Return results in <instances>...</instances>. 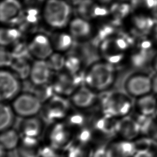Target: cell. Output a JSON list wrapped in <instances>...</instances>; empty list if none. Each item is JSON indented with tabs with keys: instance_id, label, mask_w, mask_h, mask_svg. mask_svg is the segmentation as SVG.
<instances>
[{
	"instance_id": "6da1fadb",
	"label": "cell",
	"mask_w": 157,
	"mask_h": 157,
	"mask_svg": "<svg viewBox=\"0 0 157 157\" xmlns=\"http://www.w3.org/2000/svg\"><path fill=\"white\" fill-rule=\"evenodd\" d=\"M115 77L113 65L105 61H96L84 72L83 85L96 93H102L112 86Z\"/></svg>"
},
{
	"instance_id": "7a4b0ae2",
	"label": "cell",
	"mask_w": 157,
	"mask_h": 157,
	"mask_svg": "<svg viewBox=\"0 0 157 157\" xmlns=\"http://www.w3.org/2000/svg\"><path fill=\"white\" fill-rule=\"evenodd\" d=\"M98 103L102 114L115 119L128 116L132 108L130 98L120 91L102 92Z\"/></svg>"
},
{
	"instance_id": "3957f363",
	"label": "cell",
	"mask_w": 157,
	"mask_h": 157,
	"mask_svg": "<svg viewBox=\"0 0 157 157\" xmlns=\"http://www.w3.org/2000/svg\"><path fill=\"white\" fill-rule=\"evenodd\" d=\"M69 3L64 0H47L44 4L41 17L44 23L56 30L67 26L72 19Z\"/></svg>"
},
{
	"instance_id": "277c9868",
	"label": "cell",
	"mask_w": 157,
	"mask_h": 157,
	"mask_svg": "<svg viewBox=\"0 0 157 157\" xmlns=\"http://www.w3.org/2000/svg\"><path fill=\"white\" fill-rule=\"evenodd\" d=\"M71 105L66 97L55 94L42 104L40 111L42 120L50 124L61 121L68 115Z\"/></svg>"
},
{
	"instance_id": "5b68a950",
	"label": "cell",
	"mask_w": 157,
	"mask_h": 157,
	"mask_svg": "<svg viewBox=\"0 0 157 157\" xmlns=\"http://www.w3.org/2000/svg\"><path fill=\"white\" fill-rule=\"evenodd\" d=\"M129 42L124 36L112 35L102 41L99 46V53L104 61L112 64H118L124 55Z\"/></svg>"
},
{
	"instance_id": "8992f818",
	"label": "cell",
	"mask_w": 157,
	"mask_h": 157,
	"mask_svg": "<svg viewBox=\"0 0 157 157\" xmlns=\"http://www.w3.org/2000/svg\"><path fill=\"white\" fill-rule=\"evenodd\" d=\"M84 83V72L70 74L64 70L53 76L51 83L55 94L63 97L71 96L74 92Z\"/></svg>"
},
{
	"instance_id": "52a82bcc",
	"label": "cell",
	"mask_w": 157,
	"mask_h": 157,
	"mask_svg": "<svg viewBox=\"0 0 157 157\" xmlns=\"http://www.w3.org/2000/svg\"><path fill=\"white\" fill-rule=\"evenodd\" d=\"M11 106L15 113L23 118L36 116L41 111L42 103L34 94L27 91L15 98Z\"/></svg>"
},
{
	"instance_id": "ba28073f",
	"label": "cell",
	"mask_w": 157,
	"mask_h": 157,
	"mask_svg": "<svg viewBox=\"0 0 157 157\" xmlns=\"http://www.w3.org/2000/svg\"><path fill=\"white\" fill-rule=\"evenodd\" d=\"M21 88L20 78L12 72L2 69L0 72V97L1 102L13 100Z\"/></svg>"
},
{
	"instance_id": "9c48e42d",
	"label": "cell",
	"mask_w": 157,
	"mask_h": 157,
	"mask_svg": "<svg viewBox=\"0 0 157 157\" xmlns=\"http://www.w3.org/2000/svg\"><path fill=\"white\" fill-rule=\"evenodd\" d=\"M29 55L36 59L46 60L54 52L50 37L36 33L27 42Z\"/></svg>"
},
{
	"instance_id": "30bf717a",
	"label": "cell",
	"mask_w": 157,
	"mask_h": 157,
	"mask_svg": "<svg viewBox=\"0 0 157 157\" xmlns=\"http://www.w3.org/2000/svg\"><path fill=\"white\" fill-rule=\"evenodd\" d=\"M72 138L71 128L66 123H53L49 132L50 146L56 150L68 148L72 145Z\"/></svg>"
},
{
	"instance_id": "8fae6325",
	"label": "cell",
	"mask_w": 157,
	"mask_h": 157,
	"mask_svg": "<svg viewBox=\"0 0 157 157\" xmlns=\"http://www.w3.org/2000/svg\"><path fill=\"white\" fill-rule=\"evenodd\" d=\"M124 89L128 94L140 98L151 90V80L144 74L132 75L125 81Z\"/></svg>"
},
{
	"instance_id": "7c38bea8",
	"label": "cell",
	"mask_w": 157,
	"mask_h": 157,
	"mask_svg": "<svg viewBox=\"0 0 157 157\" xmlns=\"http://www.w3.org/2000/svg\"><path fill=\"white\" fill-rule=\"evenodd\" d=\"M97 93L85 85L77 89L70 96L72 105L78 110H85L93 107L98 101Z\"/></svg>"
},
{
	"instance_id": "4fadbf2b",
	"label": "cell",
	"mask_w": 157,
	"mask_h": 157,
	"mask_svg": "<svg viewBox=\"0 0 157 157\" xmlns=\"http://www.w3.org/2000/svg\"><path fill=\"white\" fill-rule=\"evenodd\" d=\"M53 72L46 60L36 59L31 65L29 81L34 85L48 83L53 78Z\"/></svg>"
},
{
	"instance_id": "5bb4252c",
	"label": "cell",
	"mask_w": 157,
	"mask_h": 157,
	"mask_svg": "<svg viewBox=\"0 0 157 157\" xmlns=\"http://www.w3.org/2000/svg\"><path fill=\"white\" fill-rule=\"evenodd\" d=\"M67 26L68 32L74 40L88 39L94 33L93 27L89 20L80 16L72 18Z\"/></svg>"
},
{
	"instance_id": "9a60e30c",
	"label": "cell",
	"mask_w": 157,
	"mask_h": 157,
	"mask_svg": "<svg viewBox=\"0 0 157 157\" xmlns=\"http://www.w3.org/2000/svg\"><path fill=\"white\" fill-rule=\"evenodd\" d=\"M22 7L18 0H2L0 4V20L2 23H17L22 12Z\"/></svg>"
},
{
	"instance_id": "2e32d148",
	"label": "cell",
	"mask_w": 157,
	"mask_h": 157,
	"mask_svg": "<svg viewBox=\"0 0 157 157\" xmlns=\"http://www.w3.org/2000/svg\"><path fill=\"white\" fill-rule=\"evenodd\" d=\"M77 11L79 16L85 19H96L105 17L109 10L92 0H82L78 4Z\"/></svg>"
},
{
	"instance_id": "e0dca14e",
	"label": "cell",
	"mask_w": 157,
	"mask_h": 157,
	"mask_svg": "<svg viewBox=\"0 0 157 157\" xmlns=\"http://www.w3.org/2000/svg\"><path fill=\"white\" fill-rule=\"evenodd\" d=\"M17 149L19 157H41L42 147L37 138L22 137Z\"/></svg>"
},
{
	"instance_id": "ac0fdd59",
	"label": "cell",
	"mask_w": 157,
	"mask_h": 157,
	"mask_svg": "<svg viewBox=\"0 0 157 157\" xmlns=\"http://www.w3.org/2000/svg\"><path fill=\"white\" fill-rule=\"evenodd\" d=\"M43 121L36 116L23 118L19 124V131L23 137L37 138L42 131Z\"/></svg>"
},
{
	"instance_id": "d6986e66",
	"label": "cell",
	"mask_w": 157,
	"mask_h": 157,
	"mask_svg": "<svg viewBox=\"0 0 157 157\" xmlns=\"http://www.w3.org/2000/svg\"><path fill=\"white\" fill-rule=\"evenodd\" d=\"M52 47L55 52L64 53L73 46L74 39L68 31L57 29L50 37Z\"/></svg>"
},
{
	"instance_id": "ffe728a7",
	"label": "cell",
	"mask_w": 157,
	"mask_h": 157,
	"mask_svg": "<svg viewBox=\"0 0 157 157\" xmlns=\"http://www.w3.org/2000/svg\"><path fill=\"white\" fill-rule=\"evenodd\" d=\"M140 132V128L136 119L126 116L118 120L117 132L125 140H132Z\"/></svg>"
},
{
	"instance_id": "44dd1931",
	"label": "cell",
	"mask_w": 157,
	"mask_h": 157,
	"mask_svg": "<svg viewBox=\"0 0 157 157\" xmlns=\"http://www.w3.org/2000/svg\"><path fill=\"white\" fill-rule=\"evenodd\" d=\"M136 153L134 142L127 140L115 142L107 147V157H130Z\"/></svg>"
},
{
	"instance_id": "7402d4cb",
	"label": "cell",
	"mask_w": 157,
	"mask_h": 157,
	"mask_svg": "<svg viewBox=\"0 0 157 157\" xmlns=\"http://www.w3.org/2000/svg\"><path fill=\"white\" fill-rule=\"evenodd\" d=\"M118 120L103 114L93 121V129L103 136H112L117 132Z\"/></svg>"
},
{
	"instance_id": "603a6c76",
	"label": "cell",
	"mask_w": 157,
	"mask_h": 157,
	"mask_svg": "<svg viewBox=\"0 0 157 157\" xmlns=\"http://www.w3.org/2000/svg\"><path fill=\"white\" fill-rule=\"evenodd\" d=\"M40 17H42L37 8L27 7L25 10H22L17 23L20 24L22 29L33 28L39 23Z\"/></svg>"
},
{
	"instance_id": "cb8c5ba5",
	"label": "cell",
	"mask_w": 157,
	"mask_h": 157,
	"mask_svg": "<svg viewBox=\"0 0 157 157\" xmlns=\"http://www.w3.org/2000/svg\"><path fill=\"white\" fill-rule=\"evenodd\" d=\"M18 132L13 129H7L1 131L0 136L1 148L6 151H12L17 148L20 144Z\"/></svg>"
},
{
	"instance_id": "d4e9b609",
	"label": "cell",
	"mask_w": 157,
	"mask_h": 157,
	"mask_svg": "<svg viewBox=\"0 0 157 157\" xmlns=\"http://www.w3.org/2000/svg\"><path fill=\"white\" fill-rule=\"evenodd\" d=\"M136 107L140 114L150 116L156 112L157 101L154 96L148 94L138 98Z\"/></svg>"
},
{
	"instance_id": "484cf974",
	"label": "cell",
	"mask_w": 157,
	"mask_h": 157,
	"mask_svg": "<svg viewBox=\"0 0 157 157\" xmlns=\"http://www.w3.org/2000/svg\"><path fill=\"white\" fill-rule=\"evenodd\" d=\"M21 32L19 28L12 26L2 27L0 31V42L1 47H6L13 45L21 37Z\"/></svg>"
},
{
	"instance_id": "4316f807",
	"label": "cell",
	"mask_w": 157,
	"mask_h": 157,
	"mask_svg": "<svg viewBox=\"0 0 157 157\" xmlns=\"http://www.w3.org/2000/svg\"><path fill=\"white\" fill-rule=\"evenodd\" d=\"M15 113L12 107L5 102L0 106V129L1 131L10 128L15 121Z\"/></svg>"
},
{
	"instance_id": "83f0119b",
	"label": "cell",
	"mask_w": 157,
	"mask_h": 157,
	"mask_svg": "<svg viewBox=\"0 0 157 157\" xmlns=\"http://www.w3.org/2000/svg\"><path fill=\"white\" fill-rule=\"evenodd\" d=\"M31 65L27 58L15 59L11 65L12 72L20 79H26L29 77Z\"/></svg>"
},
{
	"instance_id": "f1b7e54d",
	"label": "cell",
	"mask_w": 157,
	"mask_h": 157,
	"mask_svg": "<svg viewBox=\"0 0 157 157\" xmlns=\"http://www.w3.org/2000/svg\"><path fill=\"white\" fill-rule=\"evenodd\" d=\"M32 85V91H30V93L34 94L42 104L47 101L55 94L51 83H48L41 85Z\"/></svg>"
},
{
	"instance_id": "f546056e",
	"label": "cell",
	"mask_w": 157,
	"mask_h": 157,
	"mask_svg": "<svg viewBox=\"0 0 157 157\" xmlns=\"http://www.w3.org/2000/svg\"><path fill=\"white\" fill-rule=\"evenodd\" d=\"M67 149V157H93L94 153L88 144L71 145Z\"/></svg>"
},
{
	"instance_id": "4dcf8cb0",
	"label": "cell",
	"mask_w": 157,
	"mask_h": 157,
	"mask_svg": "<svg viewBox=\"0 0 157 157\" xmlns=\"http://www.w3.org/2000/svg\"><path fill=\"white\" fill-rule=\"evenodd\" d=\"M83 61L77 55H69L66 56L64 70L70 74H77L81 73Z\"/></svg>"
},
{
	"instance_id": "1f68e13d",
	"label": "cell",
	"mask_w": 157,
	"mask_h": 157,
	"mask_svg": "<svg viewBox=\"0 0 157 157\" xmlns=\"http://www.w3.org/2000/svg\"><path fill=\"white\" fill-rule=\"evenodd\" d=\"M46 61L53 72H59L64 70L66 56L62 53L53 52Z\"/></svg>"
},
{
	"instance_id": "d6a6232c",
	"label": "cell",
	"mask_w": 157,
	"mask_h": 157,
	"mask_svg": "<svg viewBox=\"0 0 157 157\" xmlns=\"http://www.w3.org/2000/svg\"><path fill=\"white\" fill-rule=\"evenodd\" d=\"M66 119V123L71 129L83 128L86 122V116L80 112H72L71 114H68Z\"/></svg>"
},
{
	"instance_id": "836d02e7",
	"label": "cell",
	"mask_w": 157,
	"mask_h": 157,
	"mask_svg": "<svg viewBox=\"0 0 157 157\" xmlns=\"http://www.w3.org/2000/svg\"><path fill=\"white\" fill-rule=\"evenodd\" d=\"M132 25L136 29L140 32L149 30L153 26V20L150 17L143 15H136L132 19Z\"/></svg>"
},
{
	"instance_id": "e575fe53",
	"label": "cell",
	"mask_w": 157,
	"mask_h": 157,
	"mask_svg": "<svg viewBox=\"0 0 157 157\" xmlns=\"http://www.w3.org/2000/svg\"><path fill=\"white\" fill-rule=\"evenodd\" d=\"M129 10L128 4L125 3H117L111 7L109 13L111 14V17L113 20H120L125 17Z\"/></svg>"
},
{
	"instance_id": "d590c367",
	"label": "cell",
	"mask_w": 157,
	"mask_h": 157,
	"mask_svg": "<svg viewBox=\"0 0 157 157\" xmlns=\"http://www.w3.org/2000/svg\"><path fill=\"white\" fill-rule=\"evenodd\" d=\"M14 61V58L10 52L5 48V47H1V66L7 67L11 66Z\"/></svg>"
},
{
	"instance_id": "8d00e7d4",
	"label": "cell",
	"mask_w": 157,
	"mask_h": 157,
	"mask_svg": "<svg viewBox=\"0 0 157 157\" xmlns=\"http://www.w3.org/2000/svg\"><path fill=\"white\" fill-rule=\"evenodd\" d=\"M93 157H107V147H100L97 150H94Z\"/></svg>"
},
{
	"instance_id": "74e56055",
	"label": "cell",
	"mask_w": 157,
	"mask_h": 157,
	"mask_svg": "<svg viewBox=\"0 0 157 157\" xmlns=\"http://www.w3.org/2000/svg\"><path fill=\"white\" fill-rule=\"evenodd\" d=\"M134 157H153V155L148 150H140L137 151Z\"/></svg>"
},
{
	"instance_id": "f35d334b",
	"label": "cell",
	"mask_w": 157,
	"mask_h": 157,
	"mask_svg": "<svg viewBox=\"0 0 157 157\" xmlns=\"http://www.w3.org/2000/svg\"><path fill=\"white\" fill-rule=\"evenodd\" d=\"M43 0H25V3L28 6L27 7L37 8V6L42 4Z\"/></svg>"
},
{
	"instance_id": "ab89813d",
	"label": "cell",
	"mask_w": 157,
	"mask_h": 157,
	"mask_svg": "<svg viewBox=\"0 0 157 157\" xmlns=\"http://www.w3.org/2000/svg\"><path fill=\"white\" fill-rule=\"evenodd\" d=\"M151 90L157 94V75L151 80Z\"/></svg>"
},
{
	"instance_id": "60d3db41",
	"label": "cell",
	"mask_w": 157,
	"mask_h": 157,
	"mask_svg": "<svg viewBox=\"0 0 157 157\" xmlns=\"http://www.w3.org/2000/svg\"><path fill=\"white\" fill-rule=\"evenodd\" d=\"M150 132H151L153 134V137L157 140V125L156 124H153Z\"/></svg>"
},
{
	"instance_id": "b9f144b4",
	"label": "cell",
	"mask_w": 157,
	"mask_h": 157,
	"mask_svg": "<svg viewBox=\"0 0 157 157\" xmlns=\"http://www.w3.org/2000/svg\"><path fill=\"white\" fill-rule=\"evenodd\" d=\"M148 6L152 7L157 4V0H144Z\"/></svg>"
},
{
	"instance_id": "7bdbcfd3",
	"label": "cell",
	"mask_w": 157,
	"mask_h": 157,
	"mask_svg": "<svg viewBox=\"0 0 157 157\" xmlns=\"http://www.w3.org/2000/svg\"><path fill=\"white\" fill-rule=\"evenodd\" d=\"M81 1H82V0H67V2L71 3V4H75V5H78Z\"/></svg>"
},
{
	"instance_id": "ee69618b",
	"label": "cell",
	"mask_w": 157,
	"mask_h": 157,
	"mask_svg": "<svg viewBox=\"0 0 157 157\" xmlns=\"http://www.w3.org/2000/svg\"><path fill=\"white\" fill-rule=\"evenodd\" d=\"M153 67L155 70L157 72V57L155 58L154 62H153Z\"/></svg>"
},
{
	"instance_id": "f6af8a7d",
	"label": "cell",
	"mask_w": 157,
	"mask_h": 157,
	"mask_svg": "<svg viewBox=\"0 0 157 157\" xmlns=\"http://www.w3.org/2000/svg\"><path fill=\"white\" fill-rule=\"evenodd\" d=\"M100 2H101L102 3H106V2H108L109 1H110L111 0H99Z\"/></svg>"
},
{
	"instance_id": "bcb514c9",
	"label": "cell",
	"mask_w": 157,
	"mask_h": 157,
	"mask_svg": "<svg viewBox=\"0 0 157 157\" xmlns=\"http://www.w3.org/2000/svg\"><path fill=\"white\" fill-rule=\"evenodd\" d=\"M155 36H156V37L157 38V28H156V29H155Z\"/></svg>"
},
{
	"instance_id": "7dc6e473",
	"label": "cell",
	"mask_w": 157,
	"mask_h": 157,
	"mask_svg": "<svg viewBox=\"0 0 157 157\" xmlns=\"http://www.w3.org/2000/svg\"><path fill=\"white\" fill-rule=\"evenodd\" d=\"M156 113H157V109H156Z\"/></svg>"
}]
</instances>
